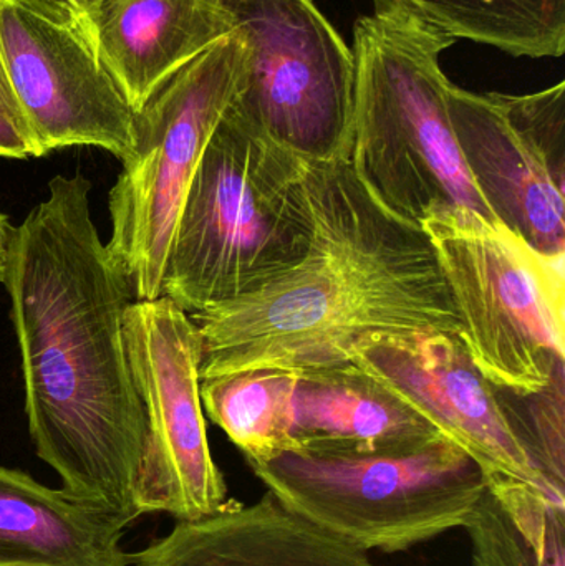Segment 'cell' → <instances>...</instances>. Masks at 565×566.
I'll return each instance as SVG.
<instances>
[{"label": "cell", "mask_w": 565, "mask_h": 566, "mask_svg": "<svg viewBox=\"0 0 565 566\" xmlns=\"http://www.w3.org/2000/svg\"><path fill=\"white\" fill-rule=\"evenodd\" d=\"M125 525L0 465V566H128Z\"/></svg>", "instance_id": "16"}, {"label": "cell", "mask_w": 565, "mask_h": 566, "mask_svg": "<svg viewBox=\"0 0 565 566\" xmlns=\"http://www.w3.org/2000/svg\"><path fill=\"white\" fill-rule=\"evenodd\" d=\"M0 112L6 113V115L10 116V118L15 119L17 123H20V125L25 126L27 128V123L25 119H23L22 109H20L19 102H17L15 98V93H13L12 85H10L9 75H7L2 43H0Z\"/></svg>", "instance_id": "23"}, {"label": "cell", "mask_w": 565, "mask_h": 566, "mask_svg": "<svg viewBox=\"0 0 565 566\" xmlns=\"http://www.w3.org/2000/svg\"><path fill=\"white\" fill-rule=\"evenodd\" d=\"M128 566H375L367 552L325 534L271 494L252 505L229 501L199 521L132 554Z\"/></svg>", "instance_id": "14"}, {"label": "cell", "mask_w": 565, "mask_h": 566, "mask_svg": "<svg viewBox=\"0 0 565 566\" xmlns=\"http://www.w3.org/2000/svg\"><path fill=\"white\" fill-rule=\"evenodd\" d=\"M565 369H559L550 385L527 396H513V402L498 389L501 405L521 444L537 471L557 491L565 492Z\"/></svg>", "instance_id": "20"}, {"label": "cell", "mask_w": 565, "mask_h": 566, "mask_svg": "<svg viewBox=\"0 0 565 566\" xmlns=\"http://www.w3.org/2000/svg\"><path fill=\"white\" fill-rule=\"evenodd\" d=\"M297 371L245 369L202 378V409L222 429L248 464L295 451L294 392Z\"/></svg>", "instance_id": "19"}, {"label": "cell", "mask_w": 565, "mask_h": 566, "mask_svg": "<svg viewBox=\"0 0 565 566\" xmlns=\"http://www.w3.org/2000/svg\"><path fill=\"white\" fill-rule=\"evenodd\" d=\"M0 158H40L29 129L3 112H0Z\"/></svg>", "instance_id": "21"}, {"label": "cell", "mask_w": 565, "mask_h": 566, "mask_svg": "<svg viewBox=\"0 0 565 566\" xmlns=\"http://www.w3.org/2000/svg\"><path fill=\"white\" fill-rule=\"evenodd\" d=\"M464 531L474 566H565V495L516 479H486Z\"/></svg>", "instance_id": "17"}, {"label": "cell", "mask_w": 565, "mask_h": 566, "mask_svg": "<svg viewBox=\"0 0 565 566\" xmlns=\"http://www.w3.org/2000/svg\"><path fill=\"white\" fill-rule=\"evenodd\" d=\"M79 27L135 112L234 32L218 0H92Z\"/></svg>", "instance_id": "13"}, {"label": "cell", "mask_w": 565, "mask_h": 566, "mask_svg": "<svg viewBox=\"0 0 565 566\" xmlns=\"http://www.w3.org/2000/svg\"><path fill=\"white\" fill-rule=\"evenodd\" d=\"M7 75L40 156L95 146L125 161L136 112L79 25L0 0Z\"/></svg>", "instance_id": "11"}, {"label": "cell", "mask_w": 565, "mask_h": 566, "mask_svg": "<svg viewBox=\"0 0 565 566\" xmlns=\"http://www.w3.org/2000/svg\"><path fill=\"white\" fill-rule=\"evenodd\" d=\"M92 182L55 176L12 229L6 283L36 455L75 501L132 525L146 444L125 316L135 302L90 211Z\"/></svg>", "instance_id": "1"}, {"label": "cell", "mask_w": 565, "mask_h": 566, "mask_svg": "<svg viewBox=\"0 0 565 566\" xmlns=\"http://www.w3.org/2000/svg\"><path fill=\"white\" fill-rule=\"evenodd\" d=\"M311 239L305 159L232 102L186 192L163 296L188 315L231 302L294 265Z\"/></svg>", "instance_id": "3"}, {"label": "cell", "mask_w": 565, "mask_h": 566, "mask_svg": "<svg viewBox=\"0 0 565 566\" xmlns=\"http://www.w3.org/2000/svg\"><path fill=\"white\" fill-rule=\"evenodd\" d=\"M251 469L292 514L358 551L385 554L467 527L486 489L483 469L443 436L377 454L295 449Z\"/></svg>", "instance_id": "5"}, {"label": "cell", "mask_w": 565, "mask_h": 566, "mask_svg": "<svg viewBox=\"0 0 565 566\" xmlns=\"http://www.w3.org/2000/svg\"><path fill=\"white\" fill-rule=\"evenodd\" d=\"M244 42L232 32L179 70L135 116V139L108 198L109 255L135 300L163 296L186 192L234 102Z\"/></svg>", "instance_id": "7"}, {"label": "cell", "mask_w": 565, "mask_h": 566, "mask_svg": "<svg viewBox=\"0 0 565 566\" xmlns=\"http://www.w3.org/2000/svg\"><path fill=\"white\" fill-rule=\"evenodd\" d=\"M244 42L234 105L305 161L345 158L355 59L314 0H218Z\"/></svg>", "instance_id": "8"}, {"label": "cell", "mask_w": 565, "mask_h": 566, "mask_svg": "<svg viewBox=\"0 0 565 566\" xmlns=\"http://www.w3.org/2000/svg\"><path fill=\"white\" fill-rule=\"evenodd\" d=\"M350 361L463 449L486 479H516L565 495L537 471L511 428L498 389L474 366L461 336L377 333L355 345Z\"/></svg>", "instance_id": "12"}, {"label": "cell", "mask_w": 565, "mask_h": 566, "mask_svg": "<svg viewBox=\"0 0 565 566\" xmlns=\"http://www.w3.org/2000/svg\"><path fill=\"white\" fill-rule=\"evenodd\" d=\"M447 109L464 165L498 221L546 254H565V85L531 95L450 83Z\"/></svg>", "instance_id": "10"}, {"label": "cell", "mask_w": 565, "mask_h": 566, "mask_svg": "<svg viewBox=\"0 0 565 566\" xmlns=\"http://www.w3.org/2000/svg\"><path fill=\"white\" fill-rule=\"evenodd\" d=\"M126 349L146 415L136 511L199 521L228 504V485L209 448L199 392V338L191 316L168 296L126 310Z\"/></svg>", "instance_id": "9"}, {"label": "cell", "mask_w": 565, "mask_h": 566, "mask_svg": "<svg viewBox=\"0 0 565 566\" xmlns=\"http://www.w3.org/2000/svg\"><path fill=\"white\" fill-rule=\"evenodd\" d=\"M355 109L348 163L372 195L421 224L441 206L494 218L458 148L440 56L457 43L397 7L375 3L354 30ZM496 219V218H494Z\"/></svg>", "instance_id": "4"}, {"label": "cell", "mask_w": 565, "mask_h": 566, "mask_svg": "<svg viewBox=\"0 0 565 566\" xmlns=\"http://www.w3.org/2000/svg\"><path fill=\"white\" fill-rule=\"evenodd\" d=\"M420 226L481 375L514 396L546 388L565 366V254H546L498 219L458 206L433 209Z\"/></svg>", "instance_id": "6"}, {"label": "cell", "mask_w": 565, "mask_h": 566, "mask_svg": "<svg viewBox=\"0 0 565 566\" xmlns=\"http://www.w3.org/2000/svg\"><path fill=\"white\" fill-rule=\"evenodd\" d=\"M397 7L457 40L513 56L559 59L565 52V0H375Z\"/></svg>", "instance_id": "18"}, {"label": "cell", "mask_w": 565, "mask_h": 566, "mask_svg": "<svg viewBox=\"0 0 565 566\" xmlns=\"http://www.w3.org/2000/svg\"><path fill=\"white\" fill-rule=\"evenodd\" d=\"M17 2L53 22L79 25L86 6L92 0H17Z\"/></svg>", "instance_id": "22"}, {"label": "cell", "mask_w": 565, "mask_h": 566, "mask_svg": "<svg viewBox=\"0 0 565 566\" xmlns=\"http://www.w3.org/2000/svg\"><path fill=\"white\" fill-rule=\"evenodd\" d=\"M12 226L9 219L0 212V281L6 272L7 254H9L10 235H12Z\"/></svg>", "instance_id": "24"}, {"label": "cell", "mask_w": 565, "mask_h": 566, "mask_svg": "<svg viewBox=\"0 0 565 566\" xmlns=\"http://www.w3.org/2000/svg\"><path fill=\"white\" fill-rule=\"evenodd\" d=\"M292 434L299 449L332 454L408 451L440 438L352 361L297 371Z\"/></svg>", "instance_id": "15"}, {"label": "cell", "mask_w": 565, "mask_h": 566, "mask_svg": "<svg viewBox=\"0 0 565 566\" xmlns=\"http://www.w3.org/2000/svg\"><path fill=\"white\" fill-rule=\"evenodd\" d=\"M312 239L259 289L191 316L199 379L350 361L377 333L461 336L460 315L421 226L388 211L348 159L305 161Z\"/></svg>", "instance_id": "2"}]
</instances>
